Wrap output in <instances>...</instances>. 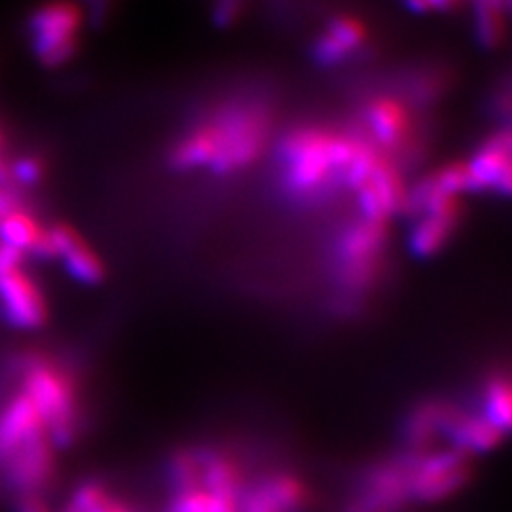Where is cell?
Returning <instances> with one entry per match:
<instances>
[{
    "mask_svg": "<svg viewBox=\"0 0 512 512\" xmlns=\"http://www.w3.org/2000/svg\"><path fill=\"white\" fill-rule=\"evenodd\" d=\"M21 207H33L27 192L19 188H0V220Z\"/></svg>",
    "mask_w": 512,
    "mask_h": 512,
    "instance_id": "cell-23",
    "label": "cell"
},
{
    "mask_svg": "<svg viewBox=\"0 0 512 512\" xmlns=\"http://www.w3.org/2000/svg\"><path fill=\"white\" fill-rule=\"evenodd\" d=\"M442 437L452 442L454 450H459L467 456L492 452L505 439V435L499 429H495L482 414H467L459 408L448 421Z\"/></svg>",
    "mask_w": 512,
    "mask_h": 512,
    "instance_id": "cell-15",
    "label": "cell"
},
{
    "mask_svg": "<svg viewBox=\"0 0 512 512\" xmlns=\"http://www.w3.org/2000/svg\"><path fill=\"white\" fill-rule=\"evenodd\" d=\"M0 243L38 260H55L50 226L37 217L33 207H21L0 220Z\"/></svg>",
    "mask_w": 512,
    "mask_h": 512,
    "instance_id": "cell-12",
    "label": "cell"
},
{
    "mask_svg": "<svg viewBox=\"0 0 512 512\" xmlns=\"http://www.w3.org/2000/svg\"><path fill=\"white\" fill-rule=\"evenodd\" d=\"M469 459L471 456L454 448L418 454L410 478V499L439 503L458 494L473 475Z\"/></svg>",
    "mask_w": 512,
    "mask_h": 512,
    "instance_id": "cell-7",
    "label": "cell"
},
{
    "mask_svg": "<svg viewBox=\"0 0 512 512\" xmlns=\"http://www.w3.org/2000/svg\"><path fill=\"white\" fill-rule=\"evenodd\" d=\"M363 145L355 137L325 129H296L281 145L283 183L294 196H313L334 181L344 183Z\"/></svg>",
    "mask_w": 512,
    "mask_h": 512,
    "instance_id": "cell-3",
    "label": "cell"
},
{
    "mask_svg": "<svg viewBox=\"0 0 512 512\" xmlns=\"http://www.w3.org/2000/svg\"><path fill=\"white\" fill-rule=\"evenodd\" d=\"M368 31L361 19L340 16L330 19L327 31L315 40L313 55L319 65H340L349 55L365 46Z\"/></svg>",
    "mask_w": 512,
    "mask_h": 512,
    "instance_id": "cell-14",
    "label": "cell"
},
{
    "mask_svg": "<svg viewBox=\"0 0 512 512\" xmlns=\"http://www.w3.org/2000/svg\"><path fill=\"white\" fill-rule=\"evenodd\" d=\"M456 410L458 406L446 401H423L416 404L403 423V439L408 452H431L433 442L439 435H444V429Z\"/></svg>",
    "mask_w": 512,
    "mask_h": 512,
    "instance_id": "cell-13",
    "label": "cell"
},
{
    "mask_svg": "<svg viewBox=\"0 0 512 512\" xmlns=\"http://www.w3.org/2000/svg\"><path fill=\"white\" fill-rule=\"evenodd\" d=\"M482 401H484V418L499 429L503 435L511 429V384L509 378L503 374L492 376L484 389H482Z\"/></svg>",
    "mask_w": 512,
    "mask_h": 512,
    "instance_id": "cell-20",
    "label": "cell"
},
{
    "mask_svg": "<svg viewBox=\"0 0 512 512\" xmlns=\"http://www.w3.org/2000/svg\"><path fill=\"white\" fill-rule=\"evenodd\" d=\"M16 512H52L44 495H16Z\"/></svg>",
    "mask_w": 512,
    "mask_h": 512,
    "instance_id": "cell-25",
    "label": "cell"
},
{
    "mask_svg": "<svg viewBox=\"0 0 512 512\" xmlns=\"http://www.w3.org/2000/svg\"><path fill=\"white\" fill-rule=\"evenodd\" d=\"M387 226L363 219L344 230L336 243V277L344 293L363 294L378 277Z\"/></svg>",
    "mask_w": 512,
    "mask_h": 512,
    "instance_id": "cell-6",
    "label": "cell"
},
{
    "mask_svg": "<svg viewBox=\"0 0 512 512\" xmlns=\"http://www.w3.org/2000/svg\"><path fill=\"white\" fill-rule=\"evenodd\" d=\"M14 374L57 450L71 448L84 429V406L73 370L44 353L21 355Z\"/></svg>",
    "mask_w": 512,
    "mask_h": 512,
    "instance_id": "cell-2",
    "label": "cell"
},
{
    "mask_svg": "<svg viewBox=\"0 0 512 512\" xmlns=\"http://www.w3.org/2000/svg\"><path fill=\"white\" fill-rule=\"evenodd\" d=\"M50 306L37 277L25 268V256L0 243V319L19 330L42 329Z\"/></svg>",
    "mask_w": 512,
    "mask_h": 512,
    "instance_id": "cell-5",
    "label": "cell"
},
{
    "mask_svg": "<svg viewBox=\"0 0 512 512\" xmlns=\"http://www.w3.org/2000/svg\"><path fill=\"white\" fill-rule=\"evenodd\" d=\"M366 124L380 147L393 148L401 145L408 129V114L395 99L380 97L366 109Z\"/></svg>",
    "mask_w": 512,
    "mask_h": 512,
    "instance_id": "cell-16",
    "label": "cell"
},
{
    "mask_svg": "<svg viewBox=\"0 0 512 512\" xmlns=\"http://www.w3.org/2000/svg\"><path fill=\"white\" fill-rule=\"evenodd\" d=\"M458 220L439 215H420L408 239L410 251L418 258L437 255L452 239Z\"/></svg>",
    "mask_w": 512,
    "mask_h": 512,
    "instance_id": "cell-17",
    "label": "cell"
},
{
    "mask_svg": "<svg viewBox=\"0 0 512 512\" xmlns=\"http://www.w3.org/2000/svg\"><path fill=\"white\" fill-rule=\"evenodd\" d=\"M12 175L14 183L19 190L27 188H37L44 183L48 175V164L46 158L37 152H29L18 158H12Z\"/></svg>",
    "mask_w": 512,
    "mask_h": 512,
    "instance_id": "cell-21",
    "label": "cell"
},
{
    "mask_svg": "<svg viewBox=\"0 0 512 512\" xmlns=\"http://www.w3.org/2000/svg\"><path fill=\"white\" fill-rule=\"evenodd\" d=\"M361 217L370 222L387 224L395 213L406 209V188L397 171L385 162L376 165L372 175L357 188Z\"/></svg>",
    "mask_w": 512,
    "mask_h": 512,
    "instance_id": "cell-10",
    "label": "cell"
},
{
    "mask_svg": "<svg viewBox=\"0 0 512 512\" xmlns=\"http://www.w3.org/2000/svg\"><path fill=\"white\" fill-rule=\"evenodd\" d=\"M219 503V497H213L205 490H188L173 494L165 512H217Z\"/></svg>",
    "mask_w": 512,
    "mask_h": 512,
    "instance_id": "cell-22",
    "label": "cell"
},
{
    "mask_svg": "<svg viewBox=\"0 0 512 512\" xmlns=\"http://www.w3.org/2000/svg\"><path fill=\"white\" fill-rule=\"evenodd\" d=\"M471 190L511 192V135L509 131L497 133L488 139L480 150L467 162Z\"/></svg>",
    "mask_w": 512,
    "mask_h": 512,
    "instance_id": "cell-11",
    "label": "cell"
},
{
    "mask_svg": "<svg viewBox=\"0 0 512 512\" xmlns=\"http://www.w3.org/2000/svg\"><path fill=\"white\" fill-rule=\"evenodd\" d=\"M69 507L76 512H135L133 505L112 494L105 482L93 478L74 490Z\"/></svg>",
    "mask_w": 512,
    "mask_h": 512,
    "instance_id": "cell-19",
    "label": "cell"
},
{
    "mask_svg": "<svg viewBox=\"0 0 512 512\" xmlns=\"http://www.w3.org/2000/svg\"><path fill=\"white\" fill-rule=\"evenodd\" d=\"M8 141H10L8 139V129L0 124V152H8V145H10Z\"/></svg>",
    "mask_w": 512,
    "mask_h": 512,
    "instance_id": "cell-27",
    "label": "cell"
},
{
    "mask_svg": "<svg viewBox=\"0 0 512 512\" xmlns=\"http://www.w3.org/2000/svg\"><path fill=\"white\" fill-rule=\"evenodd\" d=\"M258 484L283 512H304L310 507V490L300 476L293 473H272L260 478Z\"/></svg>",
    "mask_w": 512,
    "mask_h": 512,
    "instance_id": "cell-18",
    "label": "cell"
},
{
    "mask_svg": "<svg viewBox=\"0 0 512 512\" xmlns=\"http://www.w3.org/2000/svg\"><path fill=\"white\" fill-rule=\"evenodd\" d=\"M458 2L459 0H406L408 8L418 12V14L429 12V10H446V8H452Z\"/></svg>",
    "mask_w": 512,
    "mask_h": 512,
    "instance_id": "cell-26",
    "label": "cell"
},
{
    "mask_svg": "<svg viewBox=\"0 0 512 512\" xmlns=\"http://www.w3.org/2000/svg\"><path fill=\"white\" fill-rule=\"evenodd\" d=\"M50 238L54 245L55 260H61L67 274L82 285H99L105 279V264L95 253L88 239L84 238L73 224L54 222L50 224Z\"/></svg>",
    "mask_w": 512,
    "mask_h": 512,
    "instance_id": "cell-8",
    "label": "cell"
},
{
    "mask_svg": "<svg viewBox=\"0 0 512 512\" xmlns=\"http://www.w3.org/2000/svg\"><path fill=\"white\" fill-rule=\"evenodd\" d=\"M86 14L76 0H42L27 16V38L38 65L54 71L80 52Z\"/></svg>",
    "mask_w": 512,
    "mask_h": 512,
    "instance_id": "cell-4",
    "label": "cell"
},
{
    "mask_svg": "<svg viewBox=\"0 0 512 512\" xmlns=\"http://www.w3.org/2000/svg\"><path fill=\"white\" fill-rule=\"evenodd\" d=\"M46 427L27 395L16 389L0 404V467L29 442L44 437Z\"/></svg>",
    "mask_w": 512,
    "mask_h": 512,
    "instance_id": "cell-9",
    "label": "cell"
},
{
    "mask_svg": "<svg viewBox=\"0 0 512 512\" xmlns=\"http://www.w3.org/2000/svg\"><path fill=\"white\" fill-rule=\"evenodd\" d=\"M241 10V0H219L215 6V19L220 27H228L234 23Z\"/></svg>",
    "mask_w": 512,
    "mask_h": 512,
    "instance_id": "cell-24",
    "label": "cell"
},
{
    "mask_svg": "<svg viewBox=\"0 0 512 512\" xmlns=\"http://www.w3.org/2000/svg\"><path fill=\"white\" fill-rule=\"evenodd\" d=\"M270 135L268 112L256 105H226L188 129L173 145L169 162L179 171L209 169L232 175L258 160Z\"/></svg>",
    "mask_w": 512,
    "mask_h": 512,
    "instance_id": "cell-1",
    "label": "cell"
}]
</instances>
